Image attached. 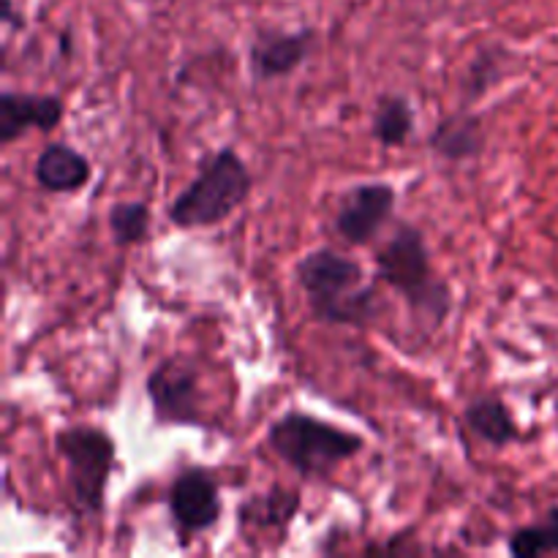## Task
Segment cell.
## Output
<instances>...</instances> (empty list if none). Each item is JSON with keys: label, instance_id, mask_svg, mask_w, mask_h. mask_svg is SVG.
<instances>
[{"label": "cell", "instance_id": "ba28073f", "mask_svg": "<svg viewBox=\"0 0 558 558\" xmlns=\"http://www.w3.org/2000/svg\"><path fill=\"white\" fill-rule=\"evenodd\" d=\"M398 194L390 183H357L343 194L336 213V229L347 243L365 245L392 218Z\"/></svg>", "mask_w": 558, "mask_h": 558}, {"label": "cell", "instance_id": "30bf717a", "mask_svg": "<svg viewBox=\"0 0 558 558\" xmlns=\"http://www.w3.org/2000/svg\"><path fill=\"white\" fill-rule=\"evenodd\" d=\"M65 114V104L52 93H0V145H14L27 131H52Z\"/></svg>", "mask_w": 558, "mask_h": 558}, {"label": "cell", "instance_id": "5b68a950", "mask_svg": "<svg viewBox=\"0 0 558 558\" xmlns=\"http://www.w3.org/2000/svg\"><path fill=\"white\" fill-rule=\"evenodd\" d=\"M54 450L65 463L69 494L87 515H98L107 505V485L118 463V445L96 425H71L54 434Z\"/></svg>", "mask_w": 558, "mask_h": 558}, {"label": "cell", "instance_id": "d6986e66", "mask_svg": "<svg viewBox=\"0 0 558 558\" xmlns=\"http://www.w3.org/2000/svg\"><path fill=\"white\" fill-rule=\"evenodd\" d=\"M0 16H3V25L11 27L14 25V0H3V11H0Z\"/></svg>", "mask_w": 558, "mask_h": 558}, {"label": "cell", "instance_id": "9a60e30c", "mask_svg": "<svg viewBox=\"0 0 558 558\" xmlns=\"http://www.w3.org/2000/svg\"><path fill=\"white\" fill-rule=\"evenodd\" d=\"M298 510L300 496L294 490L272 488L270 494L251 499L243 507V512H240V518H243V523H256L259 529H276V532L287 534L289 523L294 521Z\"/></svg>", "mask_w": 558, "mask_h": 558}, {"label": "cell", "instance_id": "9c48e42d", "mask_svg": "<svg viewBox=\"0 0 558 558\" xmlns=\"http://www.w3.org/2000/svg\"><path fill=\"white\" fill-rule=\"evenodd\" d=\"M314 38L311 27H300V31L265 27L259 31L248 47L251 76L259 82H270L294 74L308 60Z\"/></svg>", "mask_w": 558, "mask_h": 558}, {"label": "cell", "instance_id": "52a82bcc", "mask_svg": "<svg viewBox=\"0 0 558 558\" xmlns=\"http://www.w3.org/2000/svg\"><path fill=\"white\" fill-rule=\"evenodd\" d=\"M169 515L183 537L202 534L221 521L223 501L216 477L202 466H189L169 485Z\"/></svg>", "mask_w": 558, "mask_h": 558}, {"label": "cell", "instance_id": "6da1fadb", "mask_svg": "<svg viewBox=\"0 0 558 558\" xmlns=\"http://www.w3.org/2000/svg\"><path fill=\"white\" fill-rule=\"evenodd\" d=\"M300 289L308 298L311 314L327 325L363 327L374 319V287L365 281L357 259L336 248H316L294 267Z\"/></svg>", "mask_w": 558, "mask_h": 558}, {"label": "cell", "instance_id": "ac0fdd59", "mask_svg": "<svg viewBox=\"0 0 558 558\" xmlns=\"http://www.w3.org/2000/svg\"><path fill=\"white\" fill-rule=\"evenodd\" d=\"M494 63V58L490 54H477V60L472 63V69H469V76H466V87H469V96L477 98L483 96L485 90H488V85H494L496 82V71H490L488 74V65Z\"/></svg>", "mask_w": 558, "mask_h": 558}, {"label": "cell", "instance_id": "2e32d148", "mask_svg": "<svg viewBox=\"0 0 558 558\" xmlns=\"http://www.w3.org/2000/svg\"><path fill=\"white\" fill-rule=\"evenodd\" d=\"M507 550L515 558L558 554V507H550L543 521L515 529L507 539Z\"/></svg>", "mask_w": 558, "mask_h": 558}, {"label": "cell", "instance_id": "5bb4252c", "mask_svg": "<svg viewBox=\"0 0 558 558\" xmlns=\"http://www.w3.org/2000/svg\"><path fill=\"white\" fill-rule=\"evenodd\" d=\"M414 131V109L403 96H381L371 118V134L379 145H407Z\"/></svg>", "mask_w": 558, "mask_h": 558}, {"label": "cell", "instance_id": "8fae6325", "mask_svg": "<svg viewBox=\"0 0 558 558\" xmlns=\"http://www.w3.org/2000/svg\"><path fill=\"white\" fill-rule=\"evenodd\" d=\"M33 174H36L38 189L49 191V194H76L90 183L93 167L76 147L65 145V142H49L38 153Z\"/></svg>", "mask_w": 558, "mask_h": 558}, {"label": "cell", "instance_id": "8992f818", "mask_svg": "<svg viewBox=\"0 0 558 558\" xmlns=\"http://www.w3.org/2000/svg\"><path fill=\"white\" fill-rule=\"evenodd\" d=\"M145 390L158 425H196L202 420L199 371L191 360H161L147 374Z\"/></svg>", "mask_w": 558, "mask_h": 558}, {"label": "cell", "instance_id": "7a4b0ae2", "mask_svg": "<svg viewBox=\"0 0 558 558\" xmlns=\"http://www.w3.org/2000/svg\"><path fill=\"white\" fill-rule=\"evenodd\" d=\"M376 276L407 300L417 322L439 327L452 311V292L434 272L428 243L412 223H398L376 254Z\"/></svg>", "mask_w": 558, "mask_h": 558}, {"label": "cell", "instance_id": "e0dca14e", "mask_svg": "<svg viewBox=\"0 0 558 558\" xmlns=\"http://www.w3.org/2000/svg\"><path fill=\"white\" fill-rule=\"evenodd\" d=\"M107 223L114 245L129 248V245L142 243L150 234V210H147L145 202H114Z\"/></svg>", "mask_w": 558, "mask_h": 558}, {"label": "cell", "instance_id": "3957f363", "mask_svg": "<svg viewBox=\"0 0 558 558\" xmlns=\"http://www.w3.org/2000/svg\"><path fill=\"white\" fill-rule=\"evenodd\" d=\"M254 189L248 163L238 150L221 147L199 163L196 178L174 196L167 218L178 229H210L232 218Z\"/></svg>", "mask_w": 558, "mask_h": 558}, {"label": "cell", "instance_id": "7c38bea8", "mask_svg": "<svg viewBox=\"0 0 558 558\" xmlns=\"http://www.w3.org/2000/svg\"><path fill=\"white\" fill-rule=\"evenodd\" d=\"M428 145L441 161L447 163H463L472 161L483 153L485 134H483V120L472 112H452L447 114L436 129L430 131Z\"/></svg>", "mask_w": 558, "mask_h": 558}, {"label": "cell", "instance_id": "4fadbf2b", "mask_svg": "<svg viewBox=\"0 0 558 558\" xmlns=\"http://www.w3.org/2000/svg\"><path fill=\"white\" fill-rule=\"evenodd\" d=\"M463 420H466V425L480 441L496 447V450H505V447H510L521 436L510 407L499 396H483L472 401L466 412H463Z\"/></svg>", "mask_w": 558, "mask_h": 558}, {"label": "cell", "instance_id": "277c9868", "mask_svg": "<svg viewBox=\"0 0 558 558\" xmlns=\"http://www.w3.org/2000/svg\"><path fill=\"white\" fill-rule=\"evenodd\" d=\"M267 447L303 477H330L338 466L365 450V439L354 430L292 409L270 423Z\"/></svg>", "mask_w": 558, "mask_h": 558}]
</instances>
